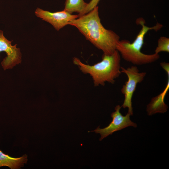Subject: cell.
<instances>
[{
    "instance_id": "8992f818",
    "label": "cell",
    "mask_w": 169,
    "mask_h": 169,
    "mask_svg": "<svg viewBox=\"0 0 169 169\" xmlns=\"http://www.w3.org/2000/svg\"><path fill=\"white\" fill-rule=\"evenodd\" d=\"M12 42L5 37L3 31L0 30V53L4 52L7 54L6 57L1 62L2 66L4 70L12 69L22 62L20 49L17 48V44L12 45Z\"/></svg>"
},
{
    "instance_id": "3957f363",
    "label": "cell",
    "mask_w": 169,
    "mask_h": 169,
    "mask_svg": "<svg viewBox=\"0 0 169 169\" xmlns=\"http://www.w3.org/2000/svg\"><path fill=\"white\" fill-rule=\"evenodd\" d=\"M120 60V54L116 50L111 55L103 54L102 60L92 65L84 64L75 57L73 59V63L83 73L90 75L96 86L104 85L106 82L115 83V79L121 73Z\"/></svg>"
},
{
    "instance_id": "4fadbf2b",
    "label": "cell",
    "mask_w": 169,
    "mask_h": 169,
    "mask_svg": "<svg viewBox=\"0 0 169 169\" xmlns=\"http://www.w3.org/2000/svg\"><path fill=\"white\" fill-rule=\"evenodd\" d=\"M160 65L166 73L169 72V64L168 63L165 62H161Z\"/></svg>"
},
{
    "instance_id": "8fae6325",
    "label": "cell",
    "mask_w": 169,
    "mask_h": 169,
    "mask_svg": "<svg viewBox=\"0 0 169 169\" xmlns=\"http://www.w3.org/2000/svg\"><path fill=\"white\" fill-rule=\"evenodd\" d=\"M161 52H169V38L165 37H161L158 39L155 53L158 54Z\"/></svg>"
},
{
    "instance_id": "52a82bcc",
    "label": "cell",
    "mask_w": 169,
    "mask_h": 169,
    "mask_svg": "<svg viewBox=\"0 0 169 169\" xmlns=\"http://www.w3.org/2000/svg\"><path fill=\"white\" fill-rule=\"evenodd\" d=\"M34 13L37 17L52 25L57 31L68 24L70 21L79 17L78 15H73L64 10L51 12L39 8L36 9Z\"/></svg>"
},
{
    "instance_id": "6da1fadb",
    "label": "cell",
    "mask_w": 169,
    "mask_h": 169,
    "mask_svg": "<svg viewBox=\"0 0 169 169\" xmlns=\"http://www.w3.org/2000/svg\"><path fill=\"white\" fill-rule=\"evenodd\" d=\"M76 27L95 46L104 54H112L116 50L119 36L115 32L105 28L101 24L97 6L88 13L68 23Z\"/></svg>"
},
{
    "instance_id": "277c9868",
    "label": "cell",
    "mask_w": 169,
    "mask_h": 169,
    "mask_svg": "<svg viewBox=\"0 0 169 169\" xmlns=\"http://www.w3.org/2000/svg\"><path fill=\"white\" fill-rule=\"evenodd\" d=\"M121 73L127 75L128 80L125 83L121 89V92L124 95V100L121 107L124 108H128V113L131 115H133L132 99L136 86L144 80L146 73V72H139L137 67L132 66L126 69L121 67Z\"/></svg>"
},
{
    "instance_id": "30bf717a",
    "label": "cell",
    "mask_w": 169,
    "mask_h": 169,
    "mask_svg": "<svg viewBox=\"0 0 169 169\" xmlns=\"http://www.w3.org/2000/svg\"><path fill=\"white\" fill-rule=\"evenodd\" d=\"M84 0H66L64 10L72 14L74 12L78 13L80 16L87 5Z\"/></svg>"
},
{
    "instance_id": "ba28073f",
    "label": "cell",
    "mask_w": 169,
    "mask_h": 169,
    "mask_svg": "<svg viewBox=\"0 0 169 169\" xmlns=\"http://www.w3.org/2000/svg\"><path fill=\"white\" fill-rule=\"evenodd\" d=\"M169 74H167L168 80L163 91L156 96L153 97L147 105L146 111L148 115L157 113H164L166 112L168 106L164 102V99L169 88Z\"/></svg>"
},
{
    "instance_id": "7c38bea8",
    "label": "cell",
    "mask_w": 169,
    "mask_h": 169,
    "mask_svg": "<svg viewBox=\"0 0 169 169\" xmlns=\"http://www.w3.org/2000/svg\"><path fill=\"white\" fill-rule=\"evenodd\" d=\"M100 1V0H91L89 3H87L86 7L81 16L88 13L96 7Z\"/></svg>"
},
{
    "instance_id": "7a4b0ae2",
    "label": "cell",
    "mask_w": 169,
    "mask_h": 169,
    "mask_svg": "<svg viewBox=\"0 0 169 169\" xmlns=\"http://www.w3.org/2000/svg\"><path fill=\"white\" fill-rule=\"evenodd\" d=\"M136 22L141 25L142 28L135 39L132 43L127 40H119L117 44L116 50L124 60L134 65H140L154 62L160 58L159 54H146L142 53L141 50L147 33L152 30L156 31L162 28L163 25L158 23L153 27H147L145 25V21L142 18H138Z\"/></svg>"
},
{
    "instance_id": "9c48e42d",
    "label": "cell",
    "mask_w": 169,
    "mask_h": 169,
    "mask_svg": "<svg viewBox=\"0 0 169 169\" xmlns=\"http://www.w3.org/2000/svg\"><path fill=\"white\" fill-rule=\"evenodd\" d=\"M27 160L26 155L14 158L4 154L0 150V167L7 166L11 169H19L27 163Z\"/></svg>"
},
{
    "instance_id": "5b68a950",
    "label": "cell",
    "mask_w": 169,
    "mask_h": 169,
    "mask_svg": "<svg viewBox=\"0 0 169 169\" xmlns=\"http://www.w3.org/2000/svg\"><path fill=\"white\" fill-rule=\"evenodd\" d=\"M121 107V106L119 105L115 106V111L112 112L111 115L112 120L108 126L103 128H100L99 126L95 130L91 131L100 134V141L109 135H112L114 132L127 127L132 126L135 128L136 127L137 124L130 120L131 115L129 113L127 112L125 116H123L122 115L120 112Z\"/></svg>"
}]
</instances>
